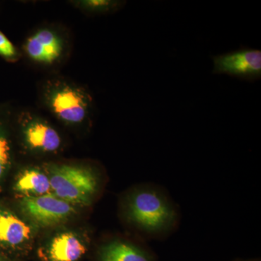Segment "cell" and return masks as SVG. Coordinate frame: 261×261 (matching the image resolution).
<instances>
[{"label":"cell","mask_w":261,"mask_h":261,"mask_svg":"<svg viewBox=\"0 0 261 261\" xmlns=\"http://www.w3.org/2000/svg\"><path fill=\"white\" fill-rule=\"evenodd\" d=\"M122 216L136 238L164 241L181 225L179 206L162 185L147 182L129 190L122 201Z\"/></svg>","instance_id":"cell-1"},{"label":"cell","mask_w":261,"mask_h":261,"mask_svg":"<svg viewBox=\"0 0 261 261\" xmlns=\"http://www.w3.org/2000/svg\"><path fill=\"white\" fill-rule=\"evenodd\" d=\"M49 178L55 195L71 205H90L102 186L101 175L90 167L54 166Z\"/></svg>","instance_id":"cell-2"},{"label":"cell","mask_w":261,"mask_h":261,"mask_svg":"<svg viewBox=\"0 0 261 261\" xmlns=\"http://www.w3.org/2000/svg\"><path fill=\"white\" fill-rule=\"evenodd\" d=\"M20 208L29 219L40 227H49L64 222L75 214L71 204L55 195L25 196Z\"/></svg>","instance_id":"cell-3"},{"label":"cell","mask_w":261,"mask_h":261,"mask_svg":"<svg viewBox=\"0 0 261 261\" xmlns=\"http://www.w3.org/2000/svg\"><path fill=\"white\" fill-rule=\"evenodd\" d=\"M216 74H226L241 80L253 82L261 78V51L251 48L213 57Z\"/></svg>","instance_id":"cell-4"},{"label":"cell","mask_w":261,"mask_h":261,"mask_svg":"<svg viewBox=\"0 0 261 261\" xmlns=\"http://www.w3.org/2000/svg\"><path fill=\"white\" fill-rule=\"evenodd\" d=\"M97 261H159L148 243L136 238L114 237L99 246Z\"/></svg>","instance_id":"cell-5"},{"label":"cell","mask_w":261,"mask_h":261,"mask_svg":"<svg viewBox=\"0 0 261 261\" xmlns=\"http://www.w3.org/2000/svg\"><path fill=\"white\" fill-rule=\"evenodd\" d=\"M53 112L63 121L80 123L88 113L89 103L82 91L70 86L57 88L49 97Z\"/></svg>","instance_id":"cell-6"},{"label":"cell","mask_w":261,"mask_h":261,"mask_svg":"<svg viewBox=\"0 0 261 261\" xmlns=\"http://www.w3.org/2000/svg\"><path fill=\"white\" fill-rule=\"evenodd\" d=\"M25 50L34 61L51 64L61 57L63 42L56 33L42 29L27 39Z\"/></svg>","instance_id":"cell-7"},{"label":"cell","mask_w":261,"mask_h":261,"mask_svg":"<svg viewBox=\"0 0 261 261\" xmlns=\"http://www.w3.org/2000/svg\"><path fill=\"white\" fill-rule=\"evenodd\" d=\"M87 247L75 233L65 231L56 235L48 245V261H78L85 255Z\"/></svg>","instance_id":"cell-8"},{"label":"cell","mask_w":261,"mask_h":261,"mask_svg":"<svg viewBox=\"0 0 261 261\" xmlns=\"http://www.w3.org/2000/svg\"><path fill=\"white\" fill-rule=\"evenodd\" d=\"M32 234L30 226L16 215L0 209V245L16 247L28 241Z\"/></svg>","instance_id":"cell-9"},{"label":"cell","mask_w":261,"mask_h":261,"mask_svg":"<svg viewBox=\"0 0 261 261\" xmlns=\"http://www.w3.org/2000/svg\"><path fill=\"white\" fill-rule=\"evenodd\" d=\"M24 136L31 148L45 152H55L61 147L59 134L45 122L34 120L25 127Z\"/></svg>","instance_id":"cell-10"},{"label":"cell","mask_w":261,"mask_h":261,"mask_svg":"<svg viewBox=\"0 0 261 261\" xmlns=\"http://www.w3.org/2000/svg\"><path fill=\"white\" fill-rule=\"evenodd\" d=\"M15 191L27 196H38L48 194L51 190L49 176L35 168H29L20 173L15 182Z\"/></svg>","instance_id":"cell-11"},{"label":"cell","mask_w":261,"mask_h":261,"mask_svg":"<svg viewBox=\"0 0 261 261\" xmlns=\"http://www.w3.org/2000/svg\"><path fill=\"white\" fill-rule=\"evenodd\" d=\"M11 161V147L4 130L0 126V178L4 176Z\"/></svg>","instance_id":"cell-12"},{"label":"cell","mask_w":261,"mask_h":261,"mask_svg":"<svg viewBox=\"0 0 261 261\" xmlns=\"http://www.w3.org/2000/svg\"><path fill=\"white\" fill-rule=\"evenodd\" d=\"M17 56V50L13 43L0 31V56L6 61H13Z\"/></svg>","instance_id":"cell-13"},{"label":"cell","mask_w":261,"mask_h":261,"mask_svg":"<svg viewBox=\"0 0 261 261\" xmlns=\"http://www.w3.org/2000/svg\"><path fill=\"white\" fill-rule=\"evenodd\" d=\"M87 8L94 11L105 12L113 11L117 9L121 5L120 2L109 1V0H92V1L84 2Z\"/></svg>","instance_id":"cell-14"},{"label":"cell","mask_w":261,"mask_h":261,"mask_svg":"<svg viewBox=\"0 0 261 261\" xmlns=\"http://www.w3.org/2000/svg\"><path fill=\"white\" fill-rule=\"evenodd\" d=\"M231 261H261L258 257H255V258H236L233 259Z\"/></svg>","instance_id":"cell-15"},{"label":"cell","mask_w":261,"mask_h":261,"mask_svg":"<svg viewBox=\"0 0 261 261\" xmlns=\"http://www.w3.org/2000/svg\"><path fill=\"white\" fill-rule=\"evenodd\" d=\"M0 261H3V258L1 257H0Z\"/></svg>","instance_id":"cell-16"}]
</instances>
